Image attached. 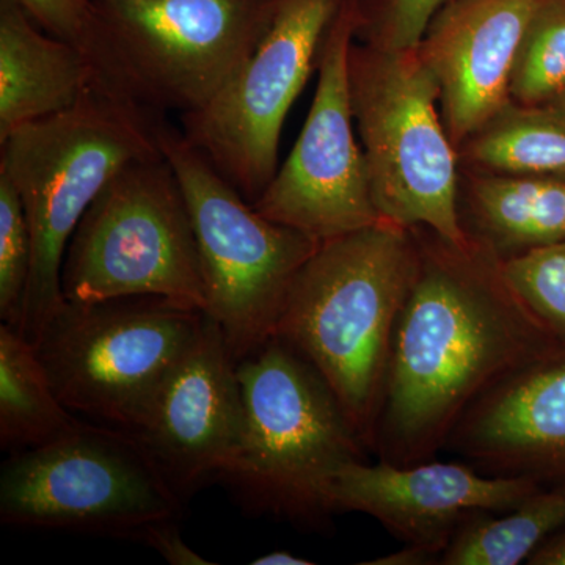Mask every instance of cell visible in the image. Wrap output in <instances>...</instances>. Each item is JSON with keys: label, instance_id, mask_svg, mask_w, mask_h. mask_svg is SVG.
Returning <instances> with one entry per match:
<instances>
[{"label": "cell", "instance_id": "cell-1", "mask_svg": "<svg viewBox=\"0 0 565 565\" xmlns=\"http://www.w3.org/2000/svg\"><path fill=\"white\" fill-rule=\"evenodd\" d=\"M411 230L418 266L394 329L374 444L379 460L397 467L435 459L471 404L561 343L492 248Z\"/></svg>", "mask_w": 565, "mask_h": 565}, {"label": "cell", "instance_id": "cell-2", "mask_svg": "<svg viewBox=\"0 0 565 565\" xmlns=\"http://www.w3.org/2000/svg\"><path fill=\"white\" fill-rule=\"evenodd\" d=\"M416 266L414 233L386 221L322 241L275 333L318 371L366 451L374 452L394 329Z\"/></svg>", "mask_w": 565, "mask_h": 565}, {"label": "cell", "instance_id": "cell-3", "mask_svg": "<svg viewBox=\"0 0 565 565\" xmlns=\"http://www.w3.org/2000/svg\"><path fill=\"white\" fill-rule=\"evenodd\" d=\"M0 147V174L17 189L31 232V278L18 332L35 345L65 305L63 262L85 212L126 166L162 151L141 106L106 85L68 110L14 129Z\"/></svg>", "mask_w": 565, "mask_h": 565}, {"label": "cell", "instance_id": "cell-4", "mask_svg": "<svg viewBox=\"0 0 565 565\" xmlns=\"http://www.w3.org/2000/svg\"><path fill=\"white\" fill-rule=\"evenodd\" d=\"M237 373L243 438L215 481L252 514L321 527L332 515L327 486L366 449L318 371L278 338L237 363Z\"/></svg>", "mask_w": 565, "mask_h": 565}, {"label": "cell", "instance_id": "cell-5", "mask_svg": "<svg viewBox=\"0 0 565 565\" xmlns=\"http://www.w3.org/2000/svg\"><path fill=\"white\" fill-rule=\"evenodd\" d=\"M353 121L381 221L468 241L459 214L457 150L437 111L440 87L418 50L355 43L349 51Z\"/></svg>", "mask_w": 565, "mask_h": 565}, {"label": "cell", "instance_id": "cell-6", "mask_svg": "<svg viewBox=\"0 0 565 565\" xmlns=\"http://www.w3.org/2000/svg\"><path fill=\"white\" fill-rule=\"evenodd\" d=\"M154 132L191 212L204 315L243 362L275 338L289 289L321 243L259 214L184 134L167 126Z\"/></svg>", "mask_w": 565, "mask_h": 565}, {"label": "cell", "instance_id": "cell-7", "mask_svg": "<svg viewBox=\"0 0 565 565\" xmlns=\"http://www.w3.org/2000/svg\"><path fill=\"white\" fill-rule=\"evenodd\" d=\"M204 319L199 308L158 296L65 302L35 349L68 411L134 434Z\"/></svg>", "mask_w": 565, "mask_h": 565}, {"label": "cell", "instance_id": "cell-8", "mask_svg": "<svg viewBox=\"0 0 565 565\" xmlns=\"http://www.w3.org/2000/svg\"><path fill=\"white\" fill-rule=\"evenodd\" d=\"M99 73L139 106L203 109L263 39L275 0H95Z\"/></svg>", "mask_w": 565, "mask_h": 565}, {"label": "cell", "instance_id": "cell-9", "mask_svg": "<svg viewBox=\"0 0 565 565\" xmlns=\"http://www.w3.org/2000/svg\"><path fill=\"white\" fill-rule=\"evenodd\" d=\"M65 302L158 296L204 311L191 212L163 154L126 166L96 196L71 237Z\"/></svg>", "mask_w": 565, "mask_h": 565}, {"label": "cell", "instance_id": "cell-10", "mask_svg": "<svg viewBox=\"0 0 565 565\" xmlns=\"http://www.w3.org/2000/svg\"><path fill=\"white\" fill-rule=\"evenodd\" d=\"M182 505L136 435L102 423L81 419L51 444L11 452L0 470L9 526L139 539Z\"/></svg>", "mask_w": 565, "mask_h": 565}, {"label": "cell", "instance_id": "cell-11", "mask_svg": "<svg viewBox=\"0 0 565 565\" xmlns=\"http://www.w3.org/2000/svg\"><path fill=\"white\" fill-rule=\"evenodd\" d=\"M344 2L275 0L252 54L210 104L182 118L185 139L252 204L277 172L282 125Z\"/></svg>", "mask_w": 565, "mask_h": 565}, {"label": "cell", "instance_id": "cell-12", "mask_svg": "<svg viewBox=\"0 0 565 565\" xmlns=\"http://www.w3.org/2000/svg\"><path fill=\"white\" fill-rule=\"evenodd\" d=\"M356 29L355 0H345L323 40L318 87L302 132L253 203L264 217L319 243L381 222L366 159L353 134L349 51Z\"/></svg>", "mask_w": 565, "mask_h": 565}, {"label": "cell", "instance_id": "cell-13", "mask_svg": "<svg viewBox=\"0 0 565 565\" xmlns=\"http://www.w3.org/2000/svg\"><path fill=\"white\" fill-rule=\"evenodd\" d=\"M542 486L504 478L467 462H427L397 467L385 460L344 465L327 486V508L373 516L408 545L441 557L467 520L482 512L501 514L522 504Z\"/></svg>", "mask_w": 565, "mask_h": 565}, {"label": "cell", "instance_id": "cell-14", "mask_svg": "<svg viewBox=\"0 0 565 565\" xmlns=\"http://www.w3.org/2000/svg\"><path fill=\"white\" fill-rule=\"evenodd\" d=\"M243 430L237 363L221 327L206 316L195 344L134 435L185 504L236 455Z\"/></svg>", "mask_w": 565, "mask_h": 565}, {"label": "cell", "instance_id": "cell-15", "mask_svg": "<svg viewBox=\"0 0 565 565\" xmlns=\"http://www.w3.org/2000/svg\"><path fill=\"white\" fill-rule=\"evenodd\" d=\"M445 449L486 475L565 489V341L482 394Z\"/></svg>", "mask_w": 565, "mask_h": 565}, {"label": "cell", "instance_id": "cell-16", "mask_svg": "<svg viewBox=\"0 0 565 565\" xmlns=\"http://www.w3.org/2000/svg\"><path fill=\"white\" fill-rule=\"evenodd\" d=\"M542 0H448L418 54L440 87V114L456 150L509 102L516 51Z\"/></svg>", "mask_w": 565, "mask_h": 565}, {"label": "cell", "instance_id": "cell-17", "mask_svg": "<svg viewBox=\"0 0 565 565\" xmlns=\"http://www.w3.org/2000/svg\"><path fill=\"white\" fill-rule=\"evenodd\" d=\"M96 85L106 84L84 52L44 32L13 0H0V140L71 109Z\"/></svg>", "mask_w": 565, "mask_h": 565}, {"label": "cell", "instance_id": "cell-18", "mask_svg": "<svg viewBox=\"0 0 565 565\" xmlns=\"http://www.w3.org/2000/svg\"><path fill=\"white\" fill-rule=\"evenodd\" d=\"M465 233L501 258L565 239V177L460 169Z\"/></svg>", "mask_w": 565, "mask_h": 565}, {"label": "cell", "instance_id": "cell-19", "mask_svg": "<svg viewBox=\"0 0 565 565\" xmlns=\"http://www.w3.org/2000/svg\"><path fill=\"white\" fill-rule=\"evenodd\" d=\"M460 169L565 177V109L509 99L457 147Z\"/></svg>", "mask_w": 565, "mask_h": 565}, {"label": "cell", "instance_id": "cell-20", "mask_svg": "<svg viewBox=\"0 0 565 565\" xmlns=\"http://www.w3.org/2000/svg\"><path fill=\"white\" fill-rule=\"evenodd\" d=\"M79 422L55 393L35 345L0 323V448L10 455L39 448Z\"/></svg>", "mask_w": 565, "mask_h": 565}, {"label": "cell", "instance_id": "cell-21", "mask_svg": "<svg viewBox=\"0 0 565 565\" xmlns=\"http://www.w3.org/2000/svg\"><path fill=\"white\" fill-rule=\"evenodd\" d=\"M565 526L564 487H542L522 504L501 514H476L446 546L444 565L527 563L550 535Z\"/></svg>", "mask_w": 565, "mask_h": 565}, {"label": "cell", "instance_id": "cell-22", "mask_svg": "<svg viewBox=\"0 0 565 565\" xmlns=\"http://www.w3.org/2000/svg\"><path fill=\"white\" fill-rule=\"evenodd\" d=\"M565 92V0H542L516 51L509 99L550 104Z\"/></svg>", "mask_w": 565, "mask_h": 565}, {"label": "cell", "instance_id": "cell-23", "mask_svg": "<svg viewBox=\"0 0 565 565\" xmlns=\"http://www.w3.org/2000/svg\"><path fill=\"white\" fill-rule=\"evenodd\" d=\"M503 269L523 302L565 341V239L504 259Z\"/></svg>", "mask_w": 565, "mask_h": 565}, {"label": "cell", "instance_id": "cell-24", "mask_svg": "<svg viewBox=\"0 0 565 565\" xmlns=\"http://www.w3.org/2000/svg\"><path fill=\"white\" fill-rule=\"evenodd\" d=\"M32 243L24 206L9 178L0 174V319L20 329L31 278Z\"/></svg>", "mask_w": 565, "mask_h": 565}, {"label": "cell", "instance_id": "cell-25", "mask_svg": "<svg viewBox=\"0 0 565 565\" xmlns=\"http://www.w3.org/2000/svg\"><path fill=\"white\" fill-rule=\"evenodd\" d=\"M448 0H355V39L385 50L418 47L427 25Z\"/></svg>", "mask_w": 565, "mask_h": 565}, {"label": "cell", "instance_id": "cell-26", "mask_svg": "<svg viewBox=\"0 0 565 565\" xmlns=\"http://www.w3.org/2000/svg\"><path fill=\"white\" fill-rule=\"evenodd\" d=\"M13 2H17L44 32L84 52L99 73V22L95 0H13Z\"/></svg>", "mask_w": 565, "mask_h": 565}, {"label": "cell", "instance_id": "cell-27", "mask_svg": "<svg viewBox=\"0 0 565 565\" xmlns=\"http://www.w3.org/2000/svg\"><path fill=\"white\" fill-rule=\"evenodd\" d=\"M137 541L143 542L152 550L159 553L172 565H211V561L199 555L195 550L191 548L182 541L180 530L174 525V520H166V522L152 523L145 527L143 533L139 535Z\"/></svg>", "mask_w": 565, "mask_h": 565}, {"label": "cell", "instance_id": "cell-28", "mask_svg": "<svg viewBox=\"0 0 565 565\" xmlns=\"http://www.w3.org/2000/svg\"><path fill=\"white\" fill-rule=\"evenodd\" d=\"M440 563V556L435 555L430 550L418 545L405 544L399 552L377 557V559L364 561V565H427Z\"/></svg>", "mask_w": 565, "mask_h": 565}, {"label": "cell", "instance_id": "cell-29", "mask_svg": "<svg viewBox=\"0 0 565 565\" xmlns=\"http://www.w3.org/2000/svg\"><path fill=\"white\" fill-rule=\"evenodd\" d=\"M530 565H565V526L550 535L527 559Z\"/></svg>", "mask_w": 565, "mask_h": 565}, {"label": "cell", "instance_id": "cell-30", "mask_svg": "<svg viewBox=\"0 0 565 565\" xmlns=\"http://www.w3.org/2000/svg\"><path fill=\"white\" fill-rule=\"evenodd\" d=\"M313 561L307 557L292 555V553L285 552V550H277V552L266 553V555L256 557L252 561V565H311Z\"/></svg>", "mask_w": 565, "mask_h": 565}, {"label": "cell", "instance_id": "cell-31", "mask_svg": "<svg viewBox=\"0 0 565 565\" xmlns=\"http://www.w3.org/2000/svg\"><path fill=\"white\" fill-rule=\"evenodd\" d=\"M550 104H555V106L563 107V109H565V92L563 93V95L557 96L555 102Z\"/></svg>", "mask_w": 565, "mask_h": 565}]
</instances>
